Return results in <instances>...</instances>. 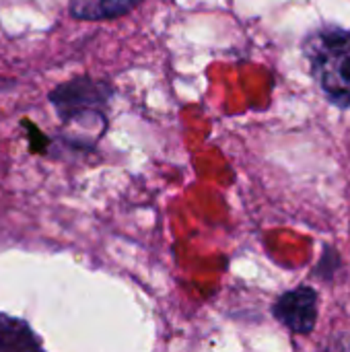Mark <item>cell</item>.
I'll list each match as a JSON object with an SVG mask.
<instances>
[{
    "mask_svg": "<svg viewBox=\"0 0 350 352\" xmlns=\"http://www.w3.org/2000/svg\"><path fill=\"white\" fill-rule=\"evenodd\" d=\"M303 56L322 93L338 107L350 105V31L322 25L303 39Z\"/></svg>",
    "mask_w": 350,
    "mask_h": 352,
    "instance_id": "obj_1",
    "label": "cell"
},
{
    "mask_svg": "<svg viewBox=\"0 0 350 352\" xmlns=\"http://www.w3.org/2000/svg\"><path fill=\"white\" fill-rule=\"evenodd\" d=\"M113 97V87L105 80L91 76H76L68 82L58 85L50 93V103L56 107L60 120L83 111H103V107Z\"/></svg>",
    "mask_w": 350,
    "mask_h": 352,
    "instance_id": "obj_2",
    "label": "cell"
},
{
    "mask_svg": "<svg viewBox=\"0 0 350 352\" xmlns=\"http://www.w3.org/2000/svg\"><path fill=\"white\" fill-rule=\"evenodd\" d=\"M318 291L311 287H297L283 293L272 305L274 318L295 334H311L318 322Z\"/></svg>",
    "mask_w": 350,
    "mask_h": 352,
    "instance_id": "obj_3",
    "label": "cell"
},
{
    "mask_svg": "<svg viewBox=\"0 0 350 352\" xmlns=\"http://www.w3.org/2000/svg\"><path fill=\"white\" fill-rule=\"evenodd\" d=\"M41 349V340L25 320L0 314V351L27 352Z\"/></svg>",
    "mask_w": 350,
    "mask_h": 352,
    "instance_id": "obj_4",
    "label": "cell"
},
{
    "mask_svg": "<svg viewBox=\"0 0 350 352\" xmlns=\"http://www.w3.org/2000/svg\"><path fill=\"white\" fill-rule=\"evenodd\" d=\"M144 0H70V14L80 21L118 19Z\"/></svg>",
    "mask_w": 350,
    "mask_h": 352,
    "instance_id": "obj_5",
    "label": "cell"
},
{
    "mask_svg": "<svg viewBox=\"0 0 350 352\" xmlns=\"http://www.w3.org/2000/svg\"><path fill=\"white\" fill-rule=\"evenodd\" d=\"M338 270H340V256H338V252L326 248V252H324L320 264L316 266V274H318L322 280H332L334 274H336Z\"/></svg>",
    "mask_w": 350,
    "mask_h": 352,
    "instance_id": "obj_6",
    "label": "cell"
}]
</instances>
